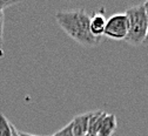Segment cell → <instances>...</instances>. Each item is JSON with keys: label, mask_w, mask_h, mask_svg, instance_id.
Wrapping results in <instances>:
<instances>
[{"label": "cell", "mask_w": 148, "mask_h": 136, "mask_svg": "<svg viewBox=\"0 0 148 136\" xmlns=\"http://www.w3.org/2000/svg\"><path fill=\"white\" fill-rule=\"evenodd\" d=\"M92 136H99V135H92Z\"/></svg>", "instance_id": "4fadbf2b"}, {"label": "cell", "mask_w": 148, "mask_h": 136, "mask_svg": "<svg viewBox=\"0 0 148 136\" xmlns=\"http://www.w3.org/2000/svg\"><path fill=\"white\" fill-rule=\"evenodd\" d=\"M85 136H88V135H85Z\"/></svg>", "instance_id": "5bb4252c"}, {"label": "cell", "mask_w": 148, "mask_h": 136, "mask_svg": "<svg viewBox=\"0 0 148 136\" xmlns=\"http://www.w3.org/2000/svg\"><path fill=\"white\" fill-rule=\"evenodd\" d=\"M53 136H74L73 129H72V123L69 122L67 126H65L62 129H60L59 131H57Z\"/></svg>", "instance_id": "9c48e42d"}, {"label": "cell", "mask_w": 148, "mask_h": 136, "mask_svg": "<svg viewBox=\"0 0 148 136\" xmlns=\"http://www.w3.org/2000/svg\"><path fill=\"white\" fill-rule=\"evenodd\" d=\"M106 23H107V19L103 15L102 11L93 13V15L90 16V21H89V27H90L92 34L97 38H101L105 32Z\"/></svg>", "instance_id": "8992f818"}, {"label": "cell", "mask_w": 148, "mask_h": 136, "mask_svg": "<svg viewBox=\"0 0 148 136\" xmlns=\"http://www.w3.org/2000/svg\"><path fill=\"white\" fill-rule=\"evenodd\" d=\"M125 14L128 20V33L125 41L132 46L145 44L148 32V19L145 4L129 7Z\"/></svg>", "instance_id": "7a4b0ae2"}, {"label": "cell", "mask_w": 148, "mask_h": 136, "mask_svg": "<svg viewBox=\"0 0 148 136\" xmlns=\"http://www.w3.org/2000/svg\"><path fill=\"white\" fill-rule=\"evenodd\" d=\"M128 33V20L125 13H116L107 19L103 35L113 40H125Z\"/></svg>", "instance_id": "3957f363"}, {"label": "cell", "mask_w": 148, "mask_h": 136, "mask_svg": "<svg viewBox=\"0 0 148 136\" xmlns=\"http://www.w3.org/2000/svg\"><path fill=\"white\" fill-rule=\"evenodd\" d=\"M105 111L102 110H97V111H92L90 119L88 122V131L87 135L92 136V135H97L98 134V128L100 126V122L102 120V118L105 116Z\"/></svg>", "instance_id": "52a82bcc"}, {"label": "cell", "mask_w": 148, "mask_h": 136, "mask_svg": "<svg viewBox=\"0 0 148 136\" xmlns=\"http://www.w3.org/2000/svg\"><path fill=\"white\" fill-rule=\"evenodd\" d=\"M145 4V7H146V12H147V19H148V1L143 3ZM145 44H148V32H147V38H146V40H145Z\"/></svg>", "instance_id": "7c38bea8"}, {"label": "cell", "mask_w": 148, "mask_h": 136, "mask_svg": "<svg viewBox=\"0 0 148 136\" xmlns=\"http://www.w3.org/2000/svg\"><path fill=\"white\" fill-rule=\"evenodd\" d=\"M14 126L7 121V119L0 113V136H13Z\"/></svg>", "instance_id": "ba28073f"}, {"label": "cell", "mask_w": 148, "mask_h": 136, "mask_svg": "<svg viewBox=\"0 0 148 136\" xmlns=\"http://www.w3.org/2000/svg\"><path fill=\"white\" fill-rule=\"evenodd\" d=\"M118 123H116V116L114 114H105L102 118L100 126L98 128V134L99 136H112L114 131L116 130Z\"/></svg>", "instance_id": "5b68a950"}, {"label": "cell", "mask_w": 148, "mask_h": 136, "mask_svg": "<svg viewBox=\"0 0 148 136\" xmlns=\"http://www.w3.org/2000/svg\"><path fill=\"white\" fill-rule=\"evenodd\" d=\"M90 115H92V111L80 114V115H77L75 118L71 121L74 136H85V135H87L88 122H89V119H90Z\"/></svg>", "instance_id": "277c9868"}, {"label": "cell", "mask_w": 148, "mask_h": 136, "mask_svg": "<svg viewBox=\"0 0 148 136\" xmlns=\"http://www.w3.org/2000/svg\"><path fill=\"white\" fill-rule=\"evenodd\" d=\"M19 0H0V11H4L7 7H11L13 5L19 4Z\"/></svg>", "instance_id": "8fae6325"}, {"label": "cell", "mask_w": 148, "mask_h": 136, "mask_svg": "<svg viewBox=\"0 0 148 136\" xmlns=\"http://www.w3.org/2000/svg\"><path fill=\"white\" fill-rule=\"evenodd\" d=\"M55 19L61 29L78 44L85 47H95L100 44L101 38L92 34L90 16L84 10L61 11L55 14Z\"/></svg>", "instance_id": "6da1fadb"}, {"label": "cell", "mask_w": 148, "mask_h": 136, "mask_svg": "<svg viewBox=\"0 0 148 136\" xmlns=\"http://www.w3.org/2000/svg\"><path fill=\"white\" fill-rule=\"evenodd\" d=\"M4 21H5V15L4 11H0V54H4L3 52V40H4Z\"/></svg>", "instance_id": "30bf717a"}]
</instances>
